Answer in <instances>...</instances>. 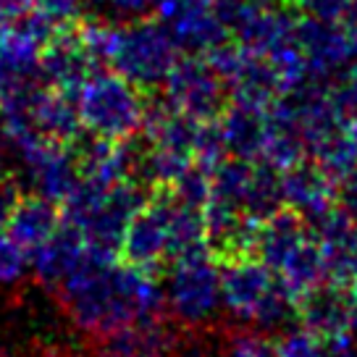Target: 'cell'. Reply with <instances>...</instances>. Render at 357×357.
<instances>
[{
	"instance_id": "e0dca14e",
	"label": "cell",
	"mask_w": 357,
	"mask_h": 357,
	"mask_svg": "<svg viewBox=\"0 0 357 357\" xmlns=\"http://www.w3.org/2000/svg\"><path fill=\"white\" fill-rule=\"evenodd\" d=\"M95 11V19L102 22H132L155 16L163 0H84Z\"/></svg>"
},
{
	"instance_id": "cb8c5ba5",
	"label": "cell",
	"mask_w": 357,
	"mask_h": 357,
	"mask_svg": "<svg viewBox=\"0 0 357 357\" xmlns=\"http://www.w3.org/2000/svg\"><path fill=\"white\" fill-rule=\"evenodd\" d=\"M324 352H326V357H357V342L352 339V331L326 336Z\"/></svg>"
},
{
	"instance_id": "7402d4cb",
	"label": "cell",
	"mask_w": 357,
	"mask_h": 357,
	"mask_svg": "<svg viewBox=\"0 0 357 357\" xmlns=\"http://www.w3.org/2000/svg\"><path fill=\"white\" fill-rule=\"evenodd\" d=\"M336 205L357 221V160L336 178Z\"/></svg>"
},
{
	"instance_id": "9c48e42d",
	"label": "cell",
	"mask_w": 357,
	"mask_h": 357,
	"mask_svg": "<svg viewBox=\"0 0 357 357\" xmlns=\"http://www.w3.org/2000/svg\"><path fill=\"white\" fill-rule=\"evenodd\" d=\"M40 66L50 87L74 95L95 71H100L102 63L92 53L79 24H71L58 29L53 40L45 45L40 53Z\"/></svg>"
},
{
	"instance_id": "7a4b0ae2",
	"label": "cell",
	"mask_w": 357,
	"mask_h": 357,
	"mask_svg": "<svg viewBox=\"0 0 357 357\" xmlns=\"http://www.w3.org/2000/svg\"><path fill=\"white\" fill-rule=\"evenodd\" d=\"M79 29L102 66L121 74L145 92L163 87L181 58L163 24L150 16L132 22L89 19L87 24H79Z\"/></svg>"
},
{
	"instance_id": "277c9868",
	"label": "cell",
	"mask_w": 357,
	"mask_h": 357,
	"mask_svg": "<svg viewBox=\"0 0 357 357\" xmlns=\"http://www.w3.org/2000/svg\"><path fill=\"white\" fill-rule=\"evenodd\" d=\"M218 263L223 310L234 315L239 324L260 331H279L297 321V305L263 260L255 255H239Z\"/></svg>"
},
{
	"instance_id": "484cf974",
	"label": "cell",
	"mask_w": 357,
	"mask_h": 357,
	"mask_svg": "<svg viewBox=\"0 0 357 357\" xmlns=\"http://www.w3.org/2000/svg\"><path fill=\"white\" fill-rule=\"evenodd\" d=\"M29 8H34V0H0V13L6 19H13V16H22Z\"/></svg>"
},
{
	"instance_id": "83f0119b",
	"label": "cell",
	"mask_w": 357,
	"mask_h": 357,
	"mask_svg": "<svg viewBox=\"0 0 357 357\" xmlns=\"http://www.w3.org/2000/svg\"><path fill=\"white\" fill-rule=\"evenodd\" d=\"M6 24H8V19H6L3 13H0V34H3V29H6Z\"/></svg>"
},
{
	"instance_id": "d6986e66",
	"label": "cell",
	"mask_w": 357,
	"mask_h": 357,
	"mask_svg": "<svg viewBox=\"0 0 357 357\" xmlns=\"http://www.w3.org/2000/svg\"><path fill=\"white\" fill-rule=\"evenodd\" d=\"M26 268H29V255L6 231H0V284L22 281Z\"/></svg>"
},
{
	"instance_id": "ffe728a7",
	"label": "cell",
	"mask_w": 357,
	"mask_h": 357,
	"mask_svg": "<svg viewBox=\"0 0 357 357\" xmlns=\"http://www.w3.org/2000/svg\"><path fill=\"white\" fill-rule=\"evenodd\" d=\"M82 3L84 0H34V8L43 13V16H47L58 29H63V26L77 24Z\"/></svg>"
},
{
	"instance_id": "f546056e",
	"label": "cell",
	"mask_w": 357,
	"mask_h": 357,
	"mask_svg": "<svg viewBox=\"0 0 357 357\" xmlns=\"http://www.w3.org/2000/svg\"><path fill=\"white\" fill-rule=\"evenodd\" d=\"M355 326H357V324H355Z\"/></svg>"
},
{
	"instance_id": "7c38bea8",
	"label": "cell",
	"mask_w": 357,
	"mask_h": 357,
	"mask_svg": "<svg viewBox=\"0 0 357 357\" xmlns=\"http://www.w3.org/2000/svg\"><path fill=\"white\" fill-rule=\"evenodd\" d=\"M215 121H218L226 155L242 158V160H260L268 132V108L229 100Z\"/></svg>"
},
{
	"instance_id": "30bf717a",
	"label": "cell",
	"mask_w": 357,
	"mask_h": 357,
	"mask_svg": "<svg viewBox=\"0 0 357 357\" xmlns=\"http://www.w3.org/2000/svg\"><path fill=\"white\" fill-rule=\"evenodd\" d=\"M281 197L284 208L294 211L312 229L336 208V184L315 160L305 158L281 171Z\"/></svg>"
},
{
	"instance_id": "8fae6325",
	"label": "cell",
	"mask_w": 357,
	"mask_h": 357,
	"mask_svg": "<svg viewBox=\"0 0 357 357\" xmlns=\"http://www.w3.org/2000/svg\"><path fill=\"white\" fill-rule=\"evenodd\" d=\"M297 321L310 334L336 336L355 328V307L347 294V287L336 281H324L315 289L305 291L297 300Z\"/></svg>"
},
{
	"instance_id": "8992f818",
	"label": "cell",
	"mask_w": 357,
	"mask_h": 357,
	"mask_svg": "<svg viewBox=\"0 0 357 357\" xmlns=\"http://www.w3.org/2000/svg\"><path fill=\"white\" fill-rule=\"evenodd\" d=\"M166 300L168 315L178 326L202 328L221 312V263L211 255V250L187 252L168 263Z\"/></svg>"
},
{
	"instance_id": "5b68a950",
	"label": "cell",
	"mask_w": 357,
	"mask_h": 357,
	"mask_svg": "<svg viewBox=\"0 0 357 357\" xmlns=\"http://www.w3.org/2000/svg\"><path fill=\"white\" fill-rule=\"evenodd\" d=\"M82 129L108 142L139 134L147 111V92L111 68H100L74 92Z\"/></svg>"
},
{
	"instance_id": "ba28073f",
	"label": "cell",
	"mask_w": 357,
	"mask_h": 357,
	"mask_svg": "<svg viewBox=\"0 0 357 357\" xmlns=\"http://www.w3.org/2000/svg\"><path fill=\"white\" fill-rule=\"evenodd\" d=\"M181 56H208L229 40L215 0H163L155 11Z\"/></svg>"
},
{
	"instance_id": "52a82bcc",
	"label": "cell",
	"mask_w": 357,
	"mask_h": 357,
	"mask_svg": "<svg viewBox=\"0 0 357 357\" xmlns=\"http://www.w3.org/2000/svg\"><path fill=\"white\" fill-rule=\"evenodd\" d=\"M163 98L197 121H213L226 108L229 89L205 56H181L163 84Z\"/></svg>"
},
{
	"instance_id": "ac0fdd59",
	"label": "cell",
	"mask_w": 357,
	"mask_h": 357,
	"mask_svg": "<svg viewBox=\"0 0 357 357\" xmlns=\"http://www.w3.org/2000/svg\"><path fill=\"white\" fill-rule=\"evenodd\" d=\"M276 357H326L324 339L300 326L297 331H287L276 342Z\"/></svg>"
},
{
	"instance_id": "603a6c76",
	"label": "cell",
	"mask_w": 357,
	"mask_h": 357,
	"mask_svg": "<svg viewBox=\"0 0 357 357\" xmlns=\"http://www.w3.org/2000/svg\"><path fill=\"white\" fill-rule=\"evenodd\" d=\"M22 197V187L13 176H3L0 178V231H6V223H8V215H11L16 200Z\"/></svg>"
},
{
	"instance_id": "3957f363",
	"label": "cell",
	"mask_w": 357,
	"mask_h": 357,
	"mask_svg": "<svg viewBox=\"0 0 357 357\" xmlns=\"http://www.w3.org/2000/svg\"><path fill=\"white\" fill-rule=\"evenodd\" d=\"M153 190L134 178L100 181L92 176H79L77 187L61 202L63 223L77 229L92 250L119 255L126 226L134 213L150 200Z\"/></svg>"
},
{
	"instance_id": "d4e9b609",
	"label": "cell",
	"mask_w": 357,
	"mask_h": 357,
	"mask_svg": "<svg viewBox=\"0 0 357 357\" xmlns=\"http://www.w3.org/2000/svg\"><path fill=\"white\" fill-rule=\"evenodd\" d=\"M336 24H339V29L344 32L347 43H349V47H352V53H355V58H357V0H352V3L347 6V11L336 19Z\"/></svg>"
},
{
	"instance_id": "4316f807",
	"label": "cell",
	"mask_w": 357,
	"mask_h": 357,
	"mask_svg": "<svg viewBox=\"0 0 357 357\" xmlns=\"http://www.w3.org/2000/svg\"><path fill=\"white\" fill-rule=\"evenodd\" d=\"M347 294H349L352 307H355V324H357V271H355V276L347 281Z\"/></svg>"
},
{
	"instance_id": "5bb4252c",
	"label": "cell",
	"mask_w": 357,
	"mask_h": 357,
	"mask_svg": "<svg viewBox=\"0 0 357 357\" xmlns=\"http://www.w3.org/2000/svg\"><path fill=\"white\" fill-rule=\"evenodd\" d=\"M84 255H87V242L82 239V234L77 229L61 223L56 234L29 255V268L40 284L56 291L82 266Z\"/></svg>"
},
{
	"instance_id": "f1b7e54d",
	"label": "cell",
	"mask_w": 357,
	"mask_h": 357,
	"mask_svg": "<svg viewBox=\"0 0 357 357\" xmlns=\"http://www.w3.org/2000/svg\"><path fill=\"white\" fill-rule=\"evenodd\" d=\"M0 357H8V355H6V352H3V349H0Z\"/></svg>"
},
{
	"instance_id": "2e32d148",
	"label": "cell",
	"mask_w": 357,
	"mask_h": 357,
	"mask_svg": "<svg viewBox=\"0 0 357 357\" xmlns=\"http://www.w3.org/2000/svg\"><path fill=\"white\" fill-rule=\"evenodd\" d=\"M223 357H276V342L268 336V331L245 326L226 336Z\"/></svg>"
},
{
	"instance_id": "9a60e30c",
	"label": "cell",
	"mask_w": 357,
	"mask_h": 357,
	"mask_svg": "<svg viewBox=\"0 0 357 357\" xmlns=\"http://www.w3.org/2000/svg\"><path fill=\"white\" fill-rule=\"evenodd\" d=\"M178 331L166 318L126 326L102 339V357H171L178 349Z\"/></svg>"
},
{
	"instance_id": "44dd1931",
	"label": "cell",
	"mask_w": 357,
	"mask_h": 357,
	"mask_svg": "<svg viewBox=\"0 0 357 357\" xmlns=\"http://www.w3.org/2000/svg\"><path fill=\"white\" fill-rule=\"evenodd\" d=\"M289 3L294 6V11L302 13V16H315V19L336 22L347 11V6L352 0H289Z\"/></svg>"
},
{
	"instance_id": "4fadbf2b",
	"label": "cell",
	"mask_w": 357,
	"mask_h": 357,
	"mask_svg": "<svg viewBox=\"0 0 357 357\" xmlns=\"http://www.w3.org/2000/svg\"><path fill=\"white\" fill-rule=\"evenodd\" d=\"M63 223L61 205L47 200L43 195L26 192L16 200L8 223H6V234L11 236L16 245L22 247L26 255H32L37 247H43L50 236L56 234Z\"/></svg>"
},
{
	"instance_id": "6da1fadb",
	"label": "cell",
	"mask_w": 357,
	"mask_h": 357,
	"mask_svg": "<svg viewBox=\"0 0 357 357\" xmlns=\"http://www.w3.org/2000/svg\"><path fill=\"white\" fill-rule=\"evenodd\" d=\"M68 318L92 339L121 331L126 326L163 318V287L153 273L123 263L87 245L82 266L56 289Z\"/></svg>"
}]
</instances>
